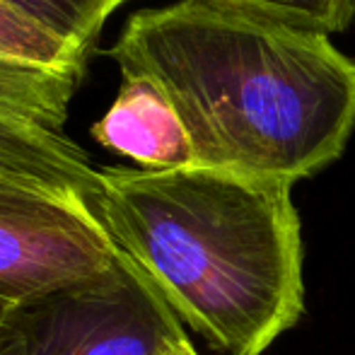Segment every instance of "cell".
<instances>
[{
  "instance_id": "4",
  "label": "cell",
  "mask_w": 355,
  "mask_h": 355,
  "mask_svg": "<svg viewBox=\"0 0 355 355\" xmlns=\"http://www.w3.org/2000/svg\"><path fill=\"white\" fill-rule=\"evenodd\" d=\"M121 252L97 215L0 184V297L27 304L112 273Z\"/></svg>"
},
{
  "instance_id": "11",
  "label": "cell",
  "mask_w": 355,
  "mask_h": 355,
  "mask_svg": "<svg viewBox=\"0 0 355 355\" xmlns=\"http://www.w3.org/2000/svg\"><path fill=\"white\" fill-rule=\"evenodd\" d=\"M15 307H17V304H12V302H8V300L0 297V341H3L5 331H8V324H10V319H12Z\"/></svg>"
},
{
  "instance_id": "5",
  "label": "cell",
  "mask_w": 355,
  "mask_h": 355,
  "mask_svg": "<svg viewBox=\"0 0 355 355\" xmlns=\"http://www.w3.org/2000/svg\"><path fill=\"white\" fill-rule=\"evenodd\" d=\"M89 53L0 0V107L63 131Z\"/></svg>"
},
{
  "instance_id": "10",
  "label": "cell",
  "mask_w": 355,
  "mask_h": 355,
  "mask_svg": "<svg viewBox=\"0 0 355 355\" xmlns=\"http://www.w3.org/2000/svg\"><path fill=\"white\" fill-rule=\"evenodd\" d=\"M157 355H198V353H196V348L191 346V341H189L187 334L179 331L162 343V348H159Z\"/></svg>"
},
{
  "instance_id": "6",
  "label": "cell",
  "mask_w": 355,
  "mask_h": 355,
  "mask_svg": "<svg viewBox=\"0 0 355 355\" xmlns=\"http://www.w3.org/2000/svg\"><path fill=\"white\" fill-rule=\"evenodd\" d=\"M0 184L49 193L92 215L102 193V174L73 138L5 107H0Z\"/></svg>"
},
{
  "instance_id": "9",
  "label": "cell",
  "mask_w": 355,
  "mask_h": 355,
  "mask_svg": "<svg viewBox=\"0 0 355 355\" xmlns=\"http://www.w3.org/2000/svg\"><path fill=\"white\" fill-rule=\"evenodd\" d=\"M220 3L271 15L327 34L343 32L355 19V0H220Z\"/></svg>"
},
{
  "instance_id": "2",
  "label": "cell",
  "mask_w": 355,
  "mask_h": 355,
  "mask_svg": "<svg viewBox=\"0 0 355 355\" xmlns=\"http://www.w3.org/2000/svg\"><path fill=\"white\" fill-rule=\"evenodd\" d=\"M97 215L179 322L215 351L266 353L304 312L293 187L211 167H102Z\"/></svg>"
},
{
  "instance_id": "3",
  "label": "cell",
  "mask_w": 355,
  "mask_h": 355,
  "mask_svg": "<svg viewBox=\"0 0 355 355\" xmlns=\"http://www.w3.org/2000/svg\"><path fill=\"white\" fill-rule=\"evenodd\" d=\"M179 331L172 307L121 254L97 281L17 304L0 355H157Z\"/></svg>"
},
{
  "instance_id": "7",
  "label": "cell",
  "mask_w": 355,
  "mask_h": 355,
  "mask_svg": "<svg viewBox=\"0 0 355 355\" xmlns=\"http://www.w3.org/2000/svg\"><path fill=\"white\" fill-rule=\"evenodd\" d=\"M92 138L141 169L196 167L189 131L174 104L143 75H123L116 99L92 126Z\"/></svg>"
},
{
  "instance_id": "1",
  "label": "cell",
  "mask_w": 355,
  "mask_h": 355,
  "mask_svg": "<svg viewBox=\"0 0 355 355\" xmlns=\"http://www.w3.org/2000/svg\"><path fill=\"white\" fill-rule=\"evenodd\" d=\"M109 56L174 104L196 167L295 184L336 162L355 131V58L271 15L220 0L145 8Z\"/></svg>"
},
{
  "instance_id": "8",
  "label": "cell",
  "mask_w": 355,
  "mask_h": 355,
  "mask_svg": "<svg viewBox=\"0 0 355 355\" xmlns=\"http://www.w3.org/2000/svg\"><path fill=\"white\" fill-rule=\"evenodd\" d=\"M92 56L107 19L126 0H3Z\"/></svg>"
}]
</instances>
